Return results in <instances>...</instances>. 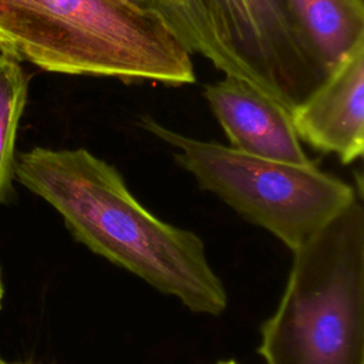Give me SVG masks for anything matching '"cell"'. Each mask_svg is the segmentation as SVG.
<instances>
[{"mask_svg": "<svg viewBox=\"0 0 364 364\" xmlns=\"http://www.w3.org/2000/svg\"><path fill=\"white\" fill-rule=\"evenodd\" d=\"M14 178L50 203L73 237L198 314L219 316L228 291L203 240L158 219L115 166L84 148L36 146L16 156Z\"/></svg>", "mask_w": 364, "mask_h": 364, "instance_id": "6da1fadb", "label": "cell"}, {"mask_svg": "<svg viewBox=\"0 0 364 364\" xmlns=\"http://www.w3.org/2000/svg\"><path fill=\"white\" fill-rule=\"evenodd\" d=\"M0 53L60 74L196 80L191 54L162 17L131 0H0Z\"/></svg>", "mask_w": 364, "mask_h": 364, "instance_id": "7a4b0ae2", "label": "cell"}, {"mask_svg": "<svg viewBox=\"0 0 364 364\" xmlns=\"http://www.w3.org/2000/svg\"><path fill=\"white\" fill-rule=\"evenodd\" d=\"M266 364H364L361 195L293 250L276 311L260 327Z\"/></svg>", "mask_w": 364, "mask_h": 364, "instance_id": "3957f363", "label": "cell"}, {"mask_svg": "<svg viewBox=\"0 0 364 364\" xmlns=\"http://www.w3.org/2000/svg\"><path fill=\"white\" fill-rule=\"evenodd\" d=\"M142 128L171 145L179 166L247 222L266 229L291 252L361 195L354 186L307 164L269 159L229 145L172 131L149 117Z\"/></svg>", "mask_w": 364, "mask_h": 364, "instance_id": "277c9868", "label": "cell"}, {"mask_svg": "<svg viewBox=\"0 0 364 364\" xmlns=\"http://www.w3.org/2000/svg\"><path fill=\"white\" fill-rule=\"evenodd\" d=\"M192 55L291 109L327 75L286 0H145Z\"/></svg>", "mask_w": 364, "mask_h": 364, "instance_id": "5b68a950", "label": "cell"}, {"mask_svg": "<svg viewBox=\"0 0 364 364\" xmlns=\"http://www.w3.org/2000/svg\"><path fill=\"white\" fill-rule=\"evenodd\" d=\"M300 141L348 165L364 154V36L291 108Z\"/></svg>", "mask_w": 364, "mask_h": 364, "instance_id": "8992f818", "label": "cell"}, {"mask_svg": "<svg viewBox=\"0 0 364 364\" xmlns=\"http://www.w3.org/2000/svg\"><path fill=\"white\" fill-rule=\"evenodd\" d=\"M203 95L232 148L294 164L310 162L303 151L291 109L245 80L226 75L209 84Z\"/></svg>", "mask_w": 364, "mask_h": 364, "instance_id": "52a82bcc", "label": "cell"}, {"mask_svg": "<svg viewBox=\"0 0 364 364\" xmlns=\"http://www.w3.org/2000/svg\"><path fill=\"white\" fill-rule=\"evenodd\" d=\"M311 53L328 73L364 36V0H286Z\"/></svg>", "mask_w": 364, "mask_h": 364, "instance_id": "ba28073f", "label": "cell"}, {"mask_svg": "<svg viewBox=\"0 0 364 364\" xmlns=\"http://www.w3.org/2000/svg\"><path fill=\"white\" fill-rule=\"evenodd\" d=\"M28 94V78L20 63L0 53V203L14 179L16 136Z\"/></svg>", "mask_w": 364, "mask_h": 364, "instance_id": "9c48e42d", "label": "cell"}, {"mask_svg": "<svg viewBox=\"0 0 364 364\" xmlns=\"http://www.w3.org/2000/svg\"><path fill=\"white\" fill-rule=\"evenodd\" d=\"M3 296H4V287H3V282H1V273H0V309L3 304Z\"/></svg>", "mask_w": 364, "mask_h": 364, "instance_id": "30bf717a", "label": "cell"}, {"mask_svg": "<svg viewBox=\"0 0 364 364\" xmlns=\"http://www.w3.org/2000/svg\"><path fill=\"white\" fill-rule=\"evenodd\" d=\"M218 364H239V363H236L235 360H225V361H219Z\"/></svg>", "mask_w": 364, "mask_h": 364, "instance_id": "8fae6325", "label": "cell"}, {"mask_svg": "<svg viewBox=\"0 0 364 364\" xmlns=\"http://www.w3.org/2000/svg\"><path fill=\"white\" fill-rule=\"evenodd\" d=\"M131 1H135V3H138V4H141V6H145V7H146L145 0H131Z\"/></svg>", "mask_w": 364, "mask_h": 364, "instance_id": "7c38bea8", "label": "cell"}, {"mask_svg": "<svg viewBox=\"0 0 364 364\" xmlns=\"http://www.w3.org/2000/svg\"><path fill=\"white\" fill-rule=\"evenodd\" d=\"M4 363H6V361H4V360L0 357V364H4Z\"/></svg>", "mask_w": 364, "mask_h": 364, "instance_id": "4fadbf2b", "label": "cell"}, {"mask_svg": "<svg viewBox=\"0 0 364 364\" xmlns=\"http://www.w3.org/2000/svg\"><path fill=\"white\" fill-rule=\"evenodd\" d=\"M4 364H21V363H4Z\"/></svg>", "mask_w": 364, "mask_h": 364, "instance_id": "5bb4252c", "label": "cell"}]
</instances>
